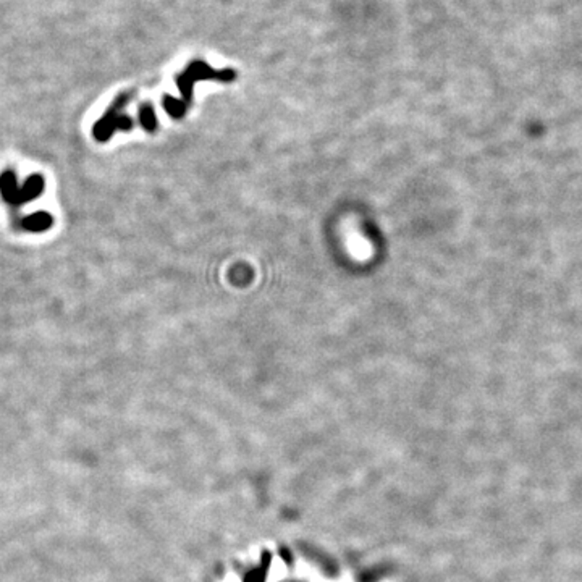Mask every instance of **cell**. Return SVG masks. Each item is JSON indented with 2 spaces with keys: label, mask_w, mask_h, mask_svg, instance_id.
Wrapping results in <instances>:
<instances>
[{
  "label": "cell",
  "mask_w": 582,
  "mask_h": 582,
  "mask_svg": "<svg viewBox=\"0 0 582 582\" xmlns=\"http://www.w3.org/2000/svg\"><path fill=\"white\" fill-rule=\"evenodd\" d=\"M141 123L146 128H148L149 131L154 130L155 116H154V112H153V109H150V107H143L141 109Z\"/></svg>",
  "instance_id": "obj_3"
},
{
  "label": "cell",
  "mask_w": 582,
  "mask_h": 582,
  "mask_svg": "<svg viewBox=\"0 0 582 582\" xmlns=\"http://www.w3.org/2000/svg\"><path fill=\"white\" fill-rule=\"evenodd\" d=\"M52 224H54V219L45 212L34 214L31 217L25 219V229L29 231H44L48 230Z\"/></svg>",
  "instance_id": "obj_2"
},
{
  "label": "cell",
  "mask_w": 582,
  "mask_h": 582,
  "mask_svg": "<svg viewBox=\"0 0 582 582\" xmlns=\"http://www.w3.org/2000/svg\"><path fill=\"white\" fill-rule=\"evenodd\" d=\"M43 190L44 180L43 177H38V175L29 178L21 190L18 188V185H16L15 173L5 172L2 177H0V191H2L5 199L13 204H21L36 199V197L43 193Z\"/></svg>",
  "instance_id": "obj_1"
}]
</instances>
